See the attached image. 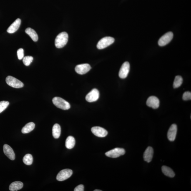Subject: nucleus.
<instances>
[{
	"label": "nucleus",
	"instance_id": "f257e3e1",
	"mask_svg": "<svg viewBox=\"0 0 191 191\" xmlns=\"http://www.w3.org/2000/svg\"><path fill=\"white\" fill-rule=\"evenodd\" d=\"M69 36L66 32H62L58 35L55 40V45L57 48H61L66 45L68 42Z\"/></svg>",
	"mask_w": 191,
	"mask_h": 191
},
{
	"label": "nucleus",
	"instance_id": "f03ea898",
	"mask_svg": "<svg viewBox=\"0 0 191 191\" xmlns=\"http://www.w3.org/2000/svg\"><path fill=\"white\" fill-rule=\"evenodd\" d=\"M52 102L56 107L63 110H68L71 108L69 103L61 97H56L53 98Z\"/></svg>",
	"mask_w": 191,
	"mask_h": 191
},
{
	"label": "nucleus",
	"instance_id": "7ed1b4c3",
	"mask_svg": "<svg viewBox=\"0 0 191 191\" xmlns=\"http://www.w3.org/2000/svg\"><path fill=\"white\" fill-rule=\"evenodd\" d=\"M114 41V38L110 36L103 38L98 43L97 45V49L100 50L104 49L112 44Z\"/></svg>",
	"mask_w": 191,
	"mask_h": 191
},
{
	"label": "nucleus",
	"instance_id": "20e7f679",
	"mask_svg": "<svg viewBox=\"0 0 191 191\" xmlns=\"http://www.w3.org/2000/svg\"><path fill=\"white\" fill-rule=\"evenodd\" d=\"M6 82L8 85L15 88H20L24 86L21 81L11 76H8L6 78Z\"/></svg>",
	"mask_w": 191,
	"mask_h": 191
},
{
	"label": "nucleus",
	"instance_id": "39448f33",
	"mask_svg": "<svg viewBox=\"0 0 191 191\" xmlns=\"http://www.w3.org/2000/svg\"><path fill=\"white\" fill-rule=\"evenodd\" d=\"M72 174V171L71 169H64L59 173L56 177V179L59 181H63L69 178Z\"/></svg>",
	"mask_w": 191,
	"mask_h": 191
},
{
	"label": "nucleus",
	"instance_id": "423d86ee",
	"mask_svg": "<svg viewBox=\"0 0 191 191\" xmlns=\"http://www.w3.org/2000/svg\"><path fill=\"white\" fill-rule=\"evenodd\" d=\"M125 153V151L124 149L117 148L106 152L105 155L108 157L115 158L124 155Z\"/></svg>",
	"mask_w": 191,
	"mask_h": 191
},
{
	"label": "nucleus",
	"instance_id": "0eeeda50",
	"mask_svg": "<svg viewBox=\"0 0 191 191\" xmlns=\"http://www.w3.org/2000/svg\"><path fill=\"white\" fill-rule=\"evenodd\" d=\"M173 34L172 32H169L161 37L158 41V45L161 46L167 45L172 40L173 38Z\"/></svg>",
	"mask_w": 191,
	"mask_h": 191
},
{
	"label": "nucleus",
	"instance_id": "6e6552de",
	"mask_svg": "<svg viewBox=\"0 0 191 191\" xmlns=\"http://www.w3.org/2000/svg\"><path fill=\"white\" fill-rule=\"evenodd\" d=\"M99 92L97 89H92L86 96V101L89 102H95L99 99Z\"/></svg>",
	"mask_w": 191,
	"mask_h": 191
},
{
	"label": "nucleus",
	"instance_id": "1a4fd4ad",
	"mask_svg": "<svg viewBox=\"0 0 191 191\" xmlns=\"http://www.w3.org/2000/svg\"><path fill=\"white\" fill-rule=\"evenodd\" d=\"M130 69V65L129 62H126L122 64L119 72V77L122 79H125L127 77Z\"/></svg>",
	"mask_w": 191,
	"mask_h": 191
},
{
	"label": "nucleus",
	"instance_id": "9d476101",
	"mask_svg": "<svg viewBox=\"0 0 191 191\" xmlns=\"http://www.w3.org/2000/svg\"><path fill=\"white\" fill-rule=\"evenodd\" d=\"M91 132L94 135L99 137H104L107 136L108 132L105 129L99 127H94L91 129Z\"/></svg>",
	"mask_w": 191,
	"mask_h": 191
},
{
	"label": "nucleus",
	"instance_id": "9b49d317",
	"mask_svg": "<svg viewBox=\"0 0 191 191\" xmlns=\"http://www.w3.org/2000/svg\"><path fill=\"white\" fill-rule=\"evenodd\" d=\"M91 69V66L89 64H83L76 66L75 68V71L77 73L83 75L89 72Z\"/></svg>",
	"mask_w": 191,
	"mask_h": 191
},
{
	"label": "nucleus",
	"instance_id": "f8f14e48",
	"mask_svg": "<svg viewBox=\"0 0 191 191\" xmlns=\"http://www.w3.org/2000/svg\"><path fill=\"white\" fill-rule=\"evenodd\" d=\"M146 104L148 107L156 109L159 108L160 101L157 97L154 96H151L147 99Z\"/></svg>",
	"mask_w": 191,
	"mask_h": 191
},
{
	"label": "nucleus",
	"instance_id": "ddd939ff",
	"mask_svg": "<svg viewBox=\"0 0 191 191\" xmlns=\"http://www.w3.org/2000/svg\"><path fill=\"white\" fill-rule=\"evenodd\" d=\"M177 132L176 125L173 124L169 128L167 133V137L169 140L171 142L175 140Z\"/></svg>",
	"mask_w": 191,
	"mask_h": 191
},
{
	"label": "nucleus",
	"instance_id": "4468645a",
	"mask_svg": "<svg viewBox=\"0 0 191 191\" xmlns=\"http://www.w3.org/2000/svg\"><path fill=\"white\" fill-rule=\"evenodd\" d=\"M3 152L9 159L11 160H14L15 158V155L14 150L8 144H5L3 146Z\"/></svg>",
	"mask_w": 191,
	"mask_h": 191
},
{
	"label": "nucleus",
	"instance_id": "2eb2a0df",
	"mask_svg": "<svg viewBox=\"0 0 191 191\" xmlns=\"http://www.w3.org/2000/svg\"><path fill=\"white\" fill-rule=\"evenodd\" d=\"M154 150L152 147H148L144 152L143 158L144 161L147 162L152 161L153 155Z\"/></svg>",
	"mask_w": 191,
	"mask_h": 191
},
{
	"label": "nucleus",
	"instance_id": "dca6fc26",
	"mask_svg": "<svg viewBox=\"0 0 191 191\" xmlns=\"http://www.w3.org/2000/svg\"><path fill=\"white\" fill-rule=\"evenodd\" d=\"M21 24V20L17 19L10 26L7 30V31L9 34H13L19 29Z\"/></svg>",
	"mask_w": 191,
	"mask_h": 191
},
{
	"label": "nucleus",
	"instance_id": "f3484780",
	"mask_svg": "<svg viewBox=\"0 0 191 191\" xmlns=\"http://www.w3.org/2000/svg\"><path fill=\"white\" fill-rule=\"evenodd\" d=\"M61 128L59 124H56L53 126L52 129V133L53 137L55 139L59 138L60 136Z\"/></svg>",
	"mask_w": 191,
	"mask_h": 191
},
{
	"label": "nucleus",
	"instance_id": "a211bd4d",
	"mask_svg": "<svg viewBox=\"0 0 191 191\" xmlns=\"http://www.w3.org/2000/svg\"><path fill=\"white\" fill-rule=\"evenodd\" d=\"M23 183L20 181L13 182L9 186V189L10 191H17L22 188Z\"/></svg>",
	"mask_w": 191,
	"mask_h": 191
},
{
	"label": "nucleus",
	"instance_id": "6ab92c4d",
	"mask_svg": "<svg viewBox=\"0 0 191 191\" xmlns=\"http://www.w3.org/2000/svg\"><path fill=\"white\" fill-rule=\"evenodd\" d=\"M25 32L26 34L29 35L33 41H37L38 39V34L34 29L30 28H28L26 29Z\"/></svg>",
	"mask_w": 191,
	"mask_h": 191
},
{
	"label": "nucleus",
	"instance_id": "aec40b11",
	"mask_svg": "<svg viewBox=\"0 0 191 191\" xmlns=\"http://www.w3.org/2000/svg\"><path fill=\"white\" fill-rule=\"evenodd\" d=\"M35 127L34 123L30 122L26 125L22 129V132L23 134H28L34 130Z\"/></svg>",
	"mask_w": 191,
	"mask_h": 191
},
{
	"label": "nucleus",
	"instance_id": "412c9836",
	"mask_svg": "<svg viewBox=\"0 0 191 191\" xmlns=\"http://www.w3.org/2000/svg\"><path fill=\"white\" fill-rule=\"evenodd\" d=\"M162 171L163 174L167 176L173 178L175 176V173L172 169L167 166H162Z\"/></svg>",
	"mask_w": 191,
	"mask_h": 191
},
{
	"label": "nucleus",
	"instance_id": "4be33fe9",
	"mask_svg": "<svg viewBox=\"0 0 191 191\" xmlns=\"http://www.w3.org/2000/svg\"><path fill=\"white\" fill-rule=\"evenodd\" d=\"M76 144V141L72 136H69L66 139V147L68 149H72L74 147Z\"/></svg>",
	"mask_w": 191,
	"mask_h": 191
},
{
	"label": "nucleus",
	"instance_id": "5701e85b",
	"mask_svg": "<svg viewBox=\"0 0 191 191\" xmlns=\"http://www.w3.org/2000/svg\"><path fill=\"white\" fill-rule=\"evenodd\" d=\"M183 81V79L181 76H176L174 79L173 86L174 88H177L182 85Z\"/></svg>",
	"mask_w": 191,
	"mask_h": 191
},
{
	"label": "nucleus",
	"instance_id": "b1692460",
	"mask_svg": "<svg viewBox=\"0 0 191 191\" xmlns=\"http://www.w3.org/2000/svg\"><path fill=\"white\" fill-rule=\"evenodd\" d=\"M23 162L27 165H31L33 162V157L31 154H27L23 158Z\"/></svg>",
	"mask_w": 191,
	"mask_h": 191
},
{
	"label": "nucleus",
	"instance_id": "393cba45",
	"mask_svg": "<svg viewBox=\"0 0 191 191\" xmlns=\"http://www.w3.org/2000/svg\"><path fill=\"white\" fill-rule=\"evenodd\" d=\"M23 62L26 66H29L33 60V57L31 56H26L23 59Z\"/></svg>",
	"mask_w": 191,
	"mask_h": 191
},
{
	"label": "nucleus",
	"instance_id": "a878e982",
	"mask_svg": "<svg viewBox=\"0 0 191 191\" xmlns=\"http://www.w3.org/2000/svg\"><path fill=\"white\" fill-rule=\"evenodd\" d=\"M9 103L7 101H1L0 102V113L4 111L8 106H9Z\"/></svg>",
	"mask_w": 191,
	"mask_h": 191
},
{
	"label": "nucleus",
	"instance_id": "bb28decb",
	"mask_svg": "<svg viewBox=\"0 0 191 191\" xmlns=\"http://www.w3.org/2000/svg\"><path fill=\"white\" fill-rule=\"evenodd\" d=\"M183 99L184 101L191 100V93L189 91H186L184 93L183 95Z\"/></svg>",
	"mask_w": 191,
	"mask_h": 191
},
{
	"label": "nucleus",
	"instance_id": "cd10ccee",
	"mask_svg": "<svg viewBox=\"0 0 191 191\" xmlns=\"http://www.w3.org/2000/svg\"><path fill=\"white\" fill-rule=\"evenodd\" d=\"M17 55L18 59L21 60L24 57V50L23 49H20L17 50Z\"/></svg>",
	"mask_w": 191,
	"mask_h": 191
},
{
	"label": "nucleus",
	"instance_id": "c85d7f7f",
	"mask_svg": "<svg viewBox=\"0 0 191 191\" xmlns=\"http://www.w3.org/2000/svg\"><path fill=\"white\" fill-rule=\"evenodd\" d=\"M84 186L82 184L78 185L74 189V191H84Z\"/></svg>",
	"mask_w": 191,
	"mask_h": 191
},
{
	"label": "nucleus",
	"instance_id": "c756f323",
	"mask_svg": "<svg viewBox=\"0 0 191 191\" xmlns=\"http://www.w3.org/2000/svg\"><path fill=\"white\" fill-rule=\"evenodd\" d=\"M102 190H98V189H96V190H94V191H102Z\"/></svg>",
	"mask_w": 191,
	"mask_h": 191
}]
</instances>
